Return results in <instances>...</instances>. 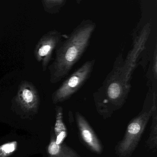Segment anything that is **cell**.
Instances as JSON below:
<instances>
[{
  "instance_id": "52a82bcc",
  "label": "cell",
  "mask_w": 157,
  "mask_h": 157,
  "mask_svg": "<svg viewBox=\"0 0 157 157\" xmlns=\"http://www.w3.org/2000/svg\"><path fill=\"white\" fill-rule=\"evenodd\" d=\"M75 118L79 133L84 143L95 153H101L103 147L86 119L79 112L75 113Z\"/></svg>"
},
{
  "instance_id": "8992f818",
  "label": "cell",
  "mask_w": 157,
  "mask_h": 157,
  "mask_svg": "<svg viewBox=\"0 0 157 157\" xmlns=\"http://www.w3.org/2000/svg\"><path fill=\"white\" fill-rule=\"evenodd\" d=\"M16 102L26 112L37 113L39 108V96L35 86L27 81L21 82L15 98Z\"/></svg>"
},
{
  "instance_id": "7a4b0ae2",
  "label": "cell",
  "mask_w": 157,
  "mask_h": 157,
  "mask_svg": "<svg viewBox=\"0 0 157 157\" xmlns=\"http://www.w3.org/2000/svg\"><path fill=\"white\" fill-rule=\"evenodd\" d=\"M95 29L96 25L92 22L81 24L64 41L59 43L55 59L48 67L51 83H58L68 76L87 49Z\"/></svg>"
},
{
  "instance_id": "6da1fadb",
  "label": "cell",
  "mask_w": 157,
  "mask_h": 157,
  "mask_svg": "<svg viewBox=\"0 0 157 157\" xmlns=\"http://www.w3.org/2000/svg\"><path fill=\"white\" fill-rule=\"evenodd\" d=\"M151 27V24L147 23L134 38L131 49L126 58L122 53L117 56L112 70L94 93L97 111L104 119L110 117L125 104L131 90L133 73L145 48Z\"/></svg>"
},
{
  "instance_id": "8fae6325",
  "label": "cell",
  "mask_w": 157,
  "mask_h": 157,
  "mask_svg": "<svg viewBox=\"0 0 157 157\" xmlns=\"http://www.w3.org/2000/svg\"><path fill=\"white\" fill-rule=\"evenodd\" d=\"M44 6L48 8H52L61 5L65 0H42Z\"/></svg>"
},
{
  "instance_id": "9c48e42d",
  "label": "cell",
  "mask_w": 157,
  "mask_h": 157,
  "mask_svg": "<svg viewBox=\"0 0 157 157\" xmlns=\"http://www.w3.org/2000/svg\"><path fill=\"white\" fill-rule=\"evenodd\" d=\"M157 109L152 114V123L151 125V133L147 144L151 149L157 147Z\"/></svg>"
},
{
  "instance_id": "3957f363",
  "label": "cell",
  "mask_w": 157,
  "mask_h": 157,
  "mask_svg": "<svg viewBox=\"0 0 157 157\" xmlns=\"http://www.w3.org/2000/svg\"><path fill=\"white\" fill-rule=\"evenodd\" d=\"M157 108L156 86H152L147 95L142 110L130 122L124 137L116 146V153L119 157H130L131 155Z\"/></svg>"
},
{
  "instance_id": "277c9868",
  "label": "cell",
  "mask_w": 157,
  "mask_h": 157,
  "mask_svg": "<svg viewBox=\"0 0 157 157\" xmlns=\"http://www.w3.org/2000/svg\"><path fill=\"white\" fill-rule=\"evenodd\" d=\"M96 64V59L87 61L62 83L52 95L53 104L66 101L72 98L84 85L91 76Z\"/></svg>"
},
{
  "instance_id": "5b68a950",
  "label": "cell",
  "mask_w": 157,
  "mask_h": 157,
  "mask_svg": "<svg viewBox=\"0 0 157 157\" xmlns=\"http://www.w3.org/2000/svg\"><path fill=\"white\" fill-rule=\"evenodd\" d=\"M61 37L60 32L53 30L43 35L36 44L34 56L37 61L41 63L43 71L47 70L53 51L61 42Z\"/></svg>"
},
{
  "instance_id": "7c38bea8",
  "label": "cell",
  "mask_w": 157,
  "mask_h": 157,
  "mask_svg": "<svg viewBox=\"0 0 157 157\" xmlns=\"http://www.w3.org/2000/svg\"><path fill=\"white\" fill-rule=\"evenodd\" d=\"M77 1H78V2H80V1H81V0H77Z\"/></svg>"
},
{
  "instance_id": "30bf717a",
  "label": "cell",
  "mask_w": 157,
  "mask_h": 157,
  "mask_svg": "<svg viewBox=\"0 0 157 157\" xmlns=\"http://www.w3.org/2000/svg\"><path fill=\"white\" fill-rule=\"evenodd\" d=\"M18 143L15 141L4 144L0 146V157H7L12 155L17 148Z\"/></svg>"
},
{
  "instance_id": "ba28073f",
  "label": "cell",
  "mask_w": 157,
  "mask_h": 157,
  "mask_svg": "<svg viewBox=\"0 0 157 157\" xmlns=\"http://www.w3.org/2000/svg\"><path fill=\"white\" fill-rule=\"evenodd\" d=\"M49 157H80L76 152L63 144H58L52 136L48 148Z\"/></svg>"
}]
</instances>
